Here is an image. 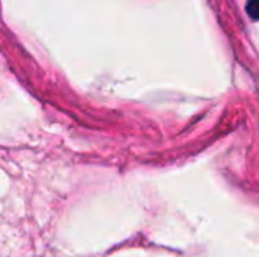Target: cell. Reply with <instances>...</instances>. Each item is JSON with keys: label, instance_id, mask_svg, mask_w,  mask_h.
<instances>
[{"label": "cell", "instance_id": "obj_1", "mask_svg": "<svg viewBox=\"0 0 259 257\" xmlns=\"http://www.w3.org/2000/svg\"><path fill=\"white\" fill-rule=\"evenodd\" d=\"M246 9L253 20H259V0H249Z\"/></svg>", "mask_w": 259, "mask_h": 257}]
</instances>
